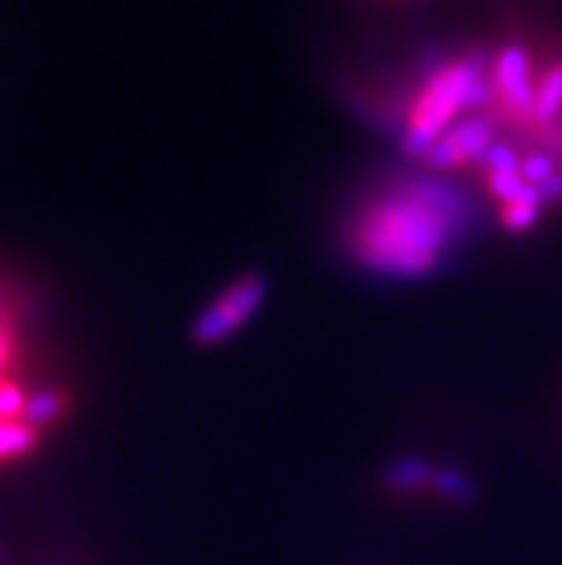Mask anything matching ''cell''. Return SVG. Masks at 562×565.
Returning a JSON list of instances; mask_svg holds the SVG:
<instances>
[{
  "mask_svg": "<svg viewBox=\"0 0 562 565\" xmlns=\"http://www.w3.org/2000/svg\"><path fill=\"white\" fill-rule=\"evenodd\" d=\"M434 468L425 459L405 457L396 459L388 471H384V482L396 494H420L422 488H431V477H434Z\"/></svg>",
  "mask_w": 562,
  "mask_h": 565,
  "instance_id": "52a82bcc",
  "label": "cell"
},
{
  "mask_svg": "<svg viewBox=\"0 0 562 565\" xmlns=\"http://www.w3.org/2000/svg\"><path fill=\"white\" fill-rule=\"evenodd\" d=\"M534 81H531V66L522 50H506L497 57L494 66L491 95L502 98V107L513 118H534Z\"/></svg>",
  "mask_w": 562,
  "mask_h": 565,
  "instance_id": "5b68a950",
  "label": "cell"
},
{
  "mask_svg": "<svg viewBox=\"0 0 562 565\" xmlns=\"http://www.w3.org/2000/svg\"><path fill=\"white\" fill-rule=\"evenodd\" d=\"M465 222V204L442 184L407 179L368 201L353 222V253L384 276H425Z\"/></svg>",
  "mask_w": 562,
  "mask_h": 565,
  "instance_id": "6da1fadb",
  "label": "cell"
},
{
  "mask_svg": "<svg viewBox=\"0 0 562 565\" xmlns=\"http://www.w3.org/2000/svg\"><path fill=\"white\" fill-rule=\"evenodd\" d=\"M427 491H434L439 494L442 500L454 502V505H468L474 500V486L465 477L463 471H456V468H434V477H431V488Z\"/></svg>",
  "mask_w": 562,
  "mask_h": 565,
  "instance_id": "30bf717a",
  "label": "cell"
},
{
  "mask_svg": "<svg viewBox=\"0 0 562 565\" xmlns=\"http://www.w3.org/2000/svg\"><path fill=\"white\" fill-rule=\"evenodd\" d=\"M267 299V285L258 276H244L204 310L192 324V339L204 348L221 344L258 313Z\"/></svg>",
  "mask_w": 562,
  "mask_h": 565,
  "instance_id": "3957f363",
  "label": "cell"
},
{
  "mask_svg": "<svg viewBox=\"0 0 562 565\" xmlns=\"http://www.w3.org/2000/svg\"><path fill=\"white\" fill-rule=\"evenodd\" d=\"M542 195L537 186H528L522 190L511 204H502V227L511 230V233H522V230L534 227L537 218H540V210H542Z\"/></svg>",
  "mask_w": 562,
  "mask_h": 565,
  "instance_id": "ba28073f",
  "label": "cell"
},
{
  "mask_svg": "<svg viewBox=\"0 0 562 565\" xmlns=\"http://www.w3.org/2000/svg\"><path fill=\"white\" fill-rule=\"evenodd\" d=\"M520 175L528 186H542L556 175L554 161L549 156H542V152H531L528 158H522Z\"/></svg>",
  "mask_w": 562,
  "mask_h": 565,
  "instance_id": "8fae6325",
  "label": "cell"
},
{
  "mask_svg": "<svg viewBox=\"0 0 562 565\" xmlns=\"http://www.w3.org/2000/svg\"><path fill=\"white\" fill-rule=\"evenodd\" d=\"M23 380L21 319L7 290H0V387Z\"/></svg>",
  "mask_w": 562,
  "mask_h": 565,
  "instance_id": "8992f818",
  "label": "cell"
},
{
  "mask_svg": "<svg viewBox=\"0 0 562 565\" xmlns=\"http://www.w3.org/2000/svg\"><path fill=\"white\" fill-rule=\"evenodd\" d=\"M562 109V64L551 66L534 89V118L531 121L549 124Z\"/></svg>",
  "mask_w": 562,
  "mask_h": 565,
  "instance_id": "9c48e42d",
  "label": "cell"
},
{
  "mask_svg": "<svg viewBox=\"0 0 562 565\" xmlns=\"http://www.w3.org/2000/svg\"><path fill=\"white\" fill-rule=\"evenodd\" d=\"M494 147V129L488 121H463L450 127L439 141L431 147L422 161L431 170H456L465 164H483Z\"/></svg>",
  "mask_w": 562,
  "mask_h": 565,
  "instance_id": "277c9868",
  "label": "cell"
},
{
  "mask_svg": "<svg viewBox=\"0 0 562 565\" xmlns=\"http://www.w3.org/2000/svg\"><path fill=\"white\" fill-rule=\"evenodd\" d=\"M491 98V84L483 72L468 61L442 64L434 75H427L420 98L413 100L405 121V152L425 158L436 141L450 129L459 109L483 104Z\"/></svg>",
  "mask_w": 562,
  "mask_h": 565,
  "instance_id": "7a4b0ae2",
  "label": "cell"
}]
</instances>
